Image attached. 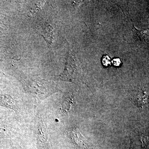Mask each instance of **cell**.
<instances>
[{
	"label": "cell",
	"mask_w": 149,
	"mask_h": 149,
	"mask_svg": "<svg viewBox=\"0 0 149 149\" xmlns=\"http://www.w3.org/2000/svg\"><path fill=\"white\" fill-rule=\"evenodd\" d=\"M61 77L64 80L84 84H86L87 81L82 65L70 49L67 56L65 69Z\"/></svg>",
	"instance_id": "obj_1"
},
{
	"label": "cell",
	"mask_w": 149,
	"mask_h": 149,
	"mask_svg": "<svg viewBox=\"0 0 149 149\" xmlns=\"http://www.w3.org/2000/svg\"><path fill=\"white\" fill-rule=\"evenodd\" d=\"M148 93L143 89L133 90L129 95L130 100L138 107H144L149 103Z\"/></svg>",
	"instance_id": "obj_2"
},
{
	"label": "cell",
	"mask_w": 149,
	"mask_h": 149,
	"mask_svg": "<svg viewBox=\"0 0 149 149\" xmlns=\"http://www.w3.org/2000/svg\"><path fill=\"white\" fill-rule=\"evenodd\" d=\"M132 21L133 24L132 31H133V35L137 39V41L144 44L147 43V42H148L149 40V29L139 30L136 29L132 20Z\"/></svg>",
	"instance_id": "obj_3"
},
{
	"label": "cell",
	"mask_w": 149,
	"mask_h": 149,
	"mask_svg": "<svg viewBox=\"0 0 149 149\" xmlns=\"http://www.w3.org/2000/svg\"><path fill=\"white\" fill-rule=\"evenodd\" d=\"M76 136L73 139V143L78 149H92L87 140L83 137L79 131H76Z\"/></svg>",
	"instance_id": "obj_4"
},
{
	"label": "cell",
	"mask_w": 149,
	"mask_h": 149,
	"mask_svg": "<svg viewBox=\"0 0 149 149\" xmlns=\"http://www.w3.org/2000/svg\"><path fill=\"white\" fill-rule=\"evenodd\" d=\"M102 63L105 66H108L111 64V59L108 56H104L102 58Z\"/></svg>",
	"instance_id": "obj_5"
},
{
	"label": "cell",
	"mask_w": 149,
	"mask_h": 149,
	"mask_svg": "<svg viewBox=\"0 0 149 149\" xmlns=\"http://www.w3.org/2000/svg\"><path fill=\"white\" fill-rule=\"evenodd\" d=\"M83 2V1H72V4L74 8L77 9V8Z\"/></svg>",
	"instance_id": "obj_6"
},
{
	"label": "cell",
	"mask_w": 149,
	"mask_h": 149,
	"mask_svg": "<svg viewBox=\"0 0 149 149\" xmlns=\"http://www.w3.org/2000/svg\"><path fill=\"white\" fill-rule=\"evenodd\" d=\"M113 64L116 66H119L121 64V62L119 58H115L112 61Z\"/></svg>",
	"instance_id": "obj_7"
}]
</instances>
